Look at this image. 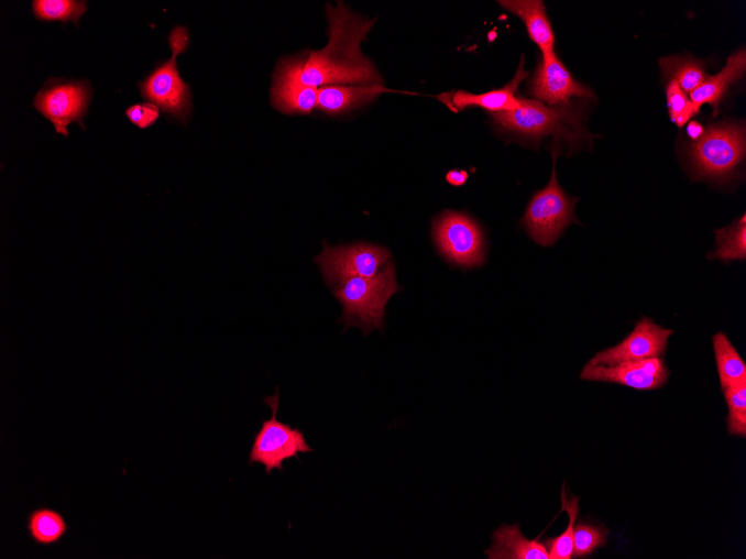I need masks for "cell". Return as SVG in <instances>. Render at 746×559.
I'll return each mask as SVG.
<instances>
[{"label": "cell", "instance_id": "6da1fadb", "mask_svg": "<svg viewBox=\"0 0 746 559\" xmlns=\"http://www.w3.org/2000/svg\"><path fill=\"white\" fill-rule=\"evenodd\" d=\"M329 43L308 58L300 57L298 78L314 88L327 86H384L375 64L361 51V43L376 24L352 13L344 3L328 6Z\"/></svg>", "mask_w": 746, "mask_h": 559}, {"label": "cell", "instance_id": "7a4b0ae2", "mask_svg": "<svg viewBox=\"0 0 746 559\" xmlns=\"http://www.w3.org/2000/svg\"><path fill=\"white\" fill-rule=\"evenodd\" d=\"M401 291L392 262L375 277H354L333 289L336 298L343 307L340 322L344 332L351 328H360L364 336L375 330L384 332L386 306Z\"/></svg>", "mask_w": 746, "mask_h": 559}, {"label": "cell", "instance_id": "3957f363", "mask_svg": "<svg viewBox=\"0 0 746 559\" xmlns=\"http://www.w3.org/2000/svg\"><path fill=\"white\" fill-rule=\"evenodd\" d=\"M520 108L512 112L492 113L494 122L505 131L539 141L549 135L578 146L590 136L581 124L580 110L572 106L550 107L538 100L518 97Z\"/></svg>", "mask_w": 746, "mask_h": 559}, {"label": "cell", "instance_id": "277c9868", "mask_svg": "<svg viewBox=\"0 0 746 559\" xmlns=\"http://www.w3.org/2000/svg\"><path fill=\"white\" fill-rule=\"evenodd\" d=\"M173 56L160 64L142 83L139 84L141 97L158 107L166 114L186 122L193 112L190 88L183 81L178 70L177 58L189 45L188 30L177 26L169 35Z\"/></svg>", "mask_w": 746, "mask_h": 559}, {"label": "cell", "instance_id": "5b68a950", "mask_svg": "<svg viewBox=\"0 0 746 559\" xmlns=\"http://www.w3.org/2000/svg\"><path fill=\"white\" fill-rule=\"evenodd\" d=\"M745 128L724 123L711 125L690 146V157L698 178L723 180L732 176L745 156Z\"/></svg>", "mask_w": 746, "mask_h": 559}, {"label": "cell", "instance_id": "8992f818", "mask_svg": "<svg viewBox=\"0 0 746 559\" xmlns=\"http://www.w3.org/2000/svg\"><path fill=\"white\" fill-rule=\"evenodd\" d=\"M558 151L553 152V171L549 185L531 199L522 224L534 241L544 248L555 245L563 231L572 223H580L574 215L578 198L568 196L557 179Z\"/></svg>", "mask_w": 746, "mask_h": 559}, {"label": "cell", "instance_id": "52a82bcc", "mask_svg": "<svg viewBox=\"0 0 746 559\" xmlns=\"http://www.w3.org/2000/svg\"><path fill=\"white\" fill-rule=\"evenodd\" d=\"M264 403L272 409V418L262 423L261 430L254 437L250 452V465L260 463L268 475L274 470L283 472L284 462L298 459V454L311 453L315 450L308 445L305 434L297 428L277 420L279 391L265 398Z\"/></svg>", "mask_w": 746, "mask_h": 559}, {"label": "cell", "instance_id": "ba28073f", "mask_svg": "<svg viewBox=\"0 0 746 559\" xmlns=\"http://www.w3.org/2000/svg\"><path fill=\"white\" fill-rule=\"evenodd\" d=\"M434 241L450 263L471 270L485 263V241L481 227L469 216L446 211L434 221Z\"/></svg>", "mask_w": 746, "mask_h": 559}, {"label": "cell", "instance_id": "9c48e42d", "mask_svg": "<svg viewBox=\"0 0 746 559\" xmlns=\"http://www.w3.org/2000/svg\"><path fill=\"white\" fill-rule=\"evenodd\" d=\"M392 260L391 252L379 245L352 244L331 248L325 245L323 252L315 259L323 278L333 289L347 281L361 277L372 278Z\"/></svg>", "mask_w": 746, "mask_h": 559}, {"label": "cell", "instance_id": "30bf717a", "mask_svg": "<svg viewBox=\"0 0 746 559\" xmlns=\"http://www.w3.org/2000/svg\"><path fill=\"white\" fill-rule=\"evenodd\" d=\"M92 99V89L87 81H65L50 78L34 99V108L55 128L56 133L68 136V125L84 120Z\"/></svg>", "mask_w": 746, "mask_h": 559}, {"label": "cell", "instance_id": "8fae6325", "mask_svg": "<svg viewBox=\"0 0 746 559\" xmlns=\"http://www.w3.org/2000/svg\"><path fill=\"white\" fill-rule=\"evenodd\" d=\"M673 335V330L662 329L655 325L650 318L644 317L621 344L596 354L590 360L589 364L615 365L660 358L666 352L669 338Z\"/></svg>", "mask_w": 746, "mask_h": 559}, {"label": "cell", "instance_id": "7c38bea8", "mask_svg": "<svg viewBox=\"0 0 746 559\" xmlns=\"http://www.w3.org/2000/svg\"><path fill=\"white\" fill-rule=\"evenodd\" d=\"M670 372L661 358L624 362L615 365L586 364L581 380L607 382L626 385L636 390L649 391L663 386Z\"/></svg>", "mask_w": 746, "mask_h": 559}, {"label": "cell", "instance_id": "4fadbf2b", "mask_svg": "<svg viewBox=\"0 0 746 559\" xmlns=\"http://www.w3.org/2000/svg\"><path fill=\"white\" fill-rule=\"evenodd\" d=\"M530 95L550 107L570 106L572 98H594L589 88L575 81L556 53L541 59L530 83Z\"/></svg>", "mask_w": 746, "mask_h": 559}, {"label": "cell", "instance_id": "5bb4252c", "mask_svg": "<svg viewBox=\"0 0 746 559\" xmlns=\"http://www.w3.org/2000/svg\"><path fill=\"white\" fill-rule=\"evenodd\" d=\"M298 64L300 57L285 58L274 73L272 103L286 114H310L318 103V89L301 83Z\"/></svg>", "mask_w": 746, "mask_h": 559}, {"label": "cell", "instance_id": "9a60e30c", "mask_svg": "<svg viewBox=\"0 0 746 559\" xmlns=\"http://www.w3.org/2000/svg\"><path fill=\"white\" fill-rule=\"evenodd\" d=\"M525 57H522L514 78L500 90L481 95L459 91L456 94H443L439 96L438 99L456 111H463L470 107H478L492 113L516 111L520 108V103L518 97L515 95L519 85L524 83L529 75L525 68Z\"/></svg>", "mask_w": 746, "mask_h": 559}, {"label": "cell", "instance_id": "2e32d148", "mask_svg": "<svg viewBox=\"0 0 746 559\" xmlns=\"http://www.w3.org/2000/svg\"><path fill=\"white\" fill-rule=\"evenodd\" d=\"M500 7L526 24L529 36L542 52V58L555 54L556 36L541 0H501Z\"/></svg>", "mask_w": 746, "mask_h": 559}, {"label": "cell", "instance_id": "e0dca14e", "mask_svg": "<svg viewBox=\"0 0 746 559\" xmlns=\"http://www.w3.org/2000/svg\"><path fill=\"white\" fill-rule=\"evenodd\" d=\"M485 555L489 559H550L546 545L525 537L517 524L495 530L493 545Z\"/></svg>", "mask_w": 746, "mask_h": 559}, {"label": "cell", "instance_id": "ac0fdd59", "mask_svg": "<svg viewBox=\"0 0 746 559\" xmlns=\"http://www.w3.org/2000/svg\"><path fill=\"white\" fill-rule=\"evenodd\" d=\"M746 69L745 50H739L727 59L724 68L715 76H709L705 81L691 96V101L701 111L705 105L711 106L715 112L733 84L744 76Z\"/></svg>", "mask_w": 746, "mask_h": 559}, {"label": "cell", "instance_id": "d6986e66", "mask_svg": "<svg viewBox=\"0 0 746 559\" xmlns=\"http://www.w3.org/2000/svg\"><path fill=\"white\" fill-rule=\"evenodd\" d=\"M388 92L384 86H327L318 90L317 109L338 116L376 100Z\"/></svg>", "mask_w": 746, "mask_h": 559}, {"label": "cell", "instance_id": "ffe728a7", "mask_svg": "<svg viewBox=\"0 0 746 559\" xmlns=\"http://www.w3.org/2000/svg\"><path fill=\"white\" fill-rule=\"evenodd\" d=\"M659 63L669 81H676L687 95L694 92L710 76L704 63L692 57L670 56Z\"/></svg>", "mask_w": 746, "mask_h": 559}, {"label": "cell", "instance_id": "44dd1931", "mask_svg": "<svg viewBox=\"0 0 746 559\" xmlns=\"http://www.w3.org/2000/svg\"><path fill=\"white\" fill-rule=\"evenodd\" d=\"M722 390L746 382V365L723 332L713 337Z\"/></svg>", "mask_w": 746, "mask_h": 559}, {"label": "cell", "instance_id": "7402d4cb", "mask_svg": "<svg viewBox=\"0 0 746 559\" xmlns=\"http://www.w3.org/2000/svg\"><path fill=\"white\" fill-rule=\"evenodd\" d=\"M716 250L707 256L710 260H720L728 263L743 261L746 257V218L743 215L732 224L715 230Z\"/></svg>", "mask_w": 746, "mask_h": 559}, {"label": "cell", "instance_id": "603a6c76", "mask_svg": "<svg viewBox=\"0 0 746 559\" xmlns=\"http://www.w3.org/2000/svg\"><path fill=\"white\" fill-rule=\"evenodd\" d=\"M28 529L36 544L50 546L57 544L66 535L68 527L58 512L39 508L30 514Z\"/></svg>", "mask_w": 746, "mask_h": 559}, {"label": "cell", "instance_id": "cb8c5ba5", "mask_svg": "<svg viewBox=\"0 0 746 559\" xmlns=\"http://www.w3.org/2000/svg\"><path fill=\"white\" fill-rule=\"evenodd\" d=\"M87 2L77 0H35L32 3L34 15L42 22H72L79 26L81 18L88 11Z\"/></svg>", "mask_w": 746, "mask_h": 559}, {"label": "cell", "instance_id": "d4e9b609", "mask_svg": "<svg viewBox=\"0 0 746 559\" xmlns=\"http://www.w3.org/2000/svg\"><path fill=\"white\" fill-rule=\"evenodd\" d=\"M579 501L577 496L567 500L566 487L561 492L562 511L569 516V525L563 534L558 537L548 538L546 547L550 559H571L573 555V531L579 513Z\"/></svg>", "mask_w": 746, "mask_h": 559}, {"label": "cell", "instance_id": "484cf974", "mask_svg": "<svg viewBox=\"0 0 746 559\" xmlns=\"http://www.w3.org/2000/svg\"><path fill=\"white\" fill-rule=\"evenodd\" d=\"M724 391L728 406L727 429L729 435L746 436V382Z\"/></svg>", "mask_w": 746, "mask_h": 559}, {"label": "cell", "instance_id": "4316f807", "mask_svg": "<svg viewBox=\"0 0 746 559\" xmlns=\"http://www.w3.org/2000/svg\"><path fill=\"white\" fill-rule=\"evenodd\" d=\"M666 97L669 117L679 128L687 125L690 120L700 113V110L676 81L668 83Z\"/></svg>", "mask_w": 746, "mask_h": 559}, {"label": "cell", "instance_id": "83f0119b", "mask_svg": "<svg viewBox=\"0 0 746 559\" xmlns=\"http://www.w3.org/2000/svg\"><path fill=\"white\" fill-rule=\"evenodd\" d=\"M608 530L605 527H596L590 524L580 523L573 531V555L574 558L590 556L596 548L603 547L607 542Z\"/></svg>", "mask_w": 746, "mask_h": 559}, {"label": "cell", "instance_id": "f1b7e54d", "mask_svg": "<svg viewBox=\"0 0 746 559\" xmlns=\"http://www.w3.org/2000/svg\"><path fill=\"white\" fill-rule=\"evenodd\" d=\"M125 114L138 128L147 129L161 118V109L153 103L143 102L128 108Z\"/></svg>", "mask_w": 746, "mask_h": 559}, {"label": "cell", "instance_id": "f546056e", "mask_svg": "<svg viewBox=\"0 0 746 559\" xmlns=\"http://www.w3.org/2000/svg\"><path fill=\"white\" fill-rule=\"evenodd\" d=\"M469 173L464 171H451L446 176L447 183L454 187H462L469 180Z\"/></svg>", "mask_w": 746, "mask_h": 559}, {"label": "cell", "instance_id": "4dcf8cb0", "mask_svg": "<svg viewBox=\"0 0 746 559\" xmlns=\"http://www.w3.org/2000/svg\"><path fill=\"white\" fill-rule=\"evenodd\" d=\"M687 129L688 135L693 142L700 140L705 132V129L696 121H691Z\"/></svg>", "mask_w": 746, "mask_h": 559}]
</instances>
